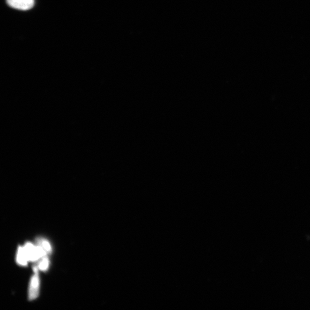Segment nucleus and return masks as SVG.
<instances>
[{
  "mask_svg": "<svg viewBox=\"0 0 310 310\" xmlns=\"http://www.w3.org/2000/svg\"><path fill=\"white\" fill-rule=\"evenodd\" d=\"M35 274L32 278L29 290V299L34 300L38 297L39 290V277L38 267H34Z\"/></svg>",
  "mask_w": 310,
  "mask_h": 310,
  "instance_id": "f257e3e1",
  "label": "nucleus"
},
{
  "mask_svg": "<svg viewBox=\"0 0 310 310\" xmlns=\"http://www.w3.org/2000/svg\"><path fill=\"white\" fill-rule=\"evenodd\" d=\"M6 2L13 8L27 10L33 8L35 0H6Z\"/></svg>",
  "mask_w": 310,
  "mask_h": 310,
  "instance_id": "f03ea898",
  "label": "nucleus"
},
{
  "mask_svg": "<svg viewBox=\"0 0 310 310\" xmlns=\"http://www.w3.org/2000/svg\"><path fill=\"white\" fill-rule=\"evenodd\" d=\"M28 259L26 254L25 251H24V247L19 246L18 251H17V262L20 265L23 266H27L28 262Z\"/></svg>",
  "mask_w": 310,
  "mask_h": 310,
  "instance_id": "20e7f679",
  "label": "nucleus"
},
{
  "mask_svg": "<svg viewBox=\"0 0 310 310\" xmlns=\"http://www.w3.org/2000/svg\"><path fill=\"white\" fill-rule=\"evenodd\" d=\"M49 266V260L48 257H44V258H42L41 262L39 265V269L43 271H45L47 270Z\"/></svg>",
  "mask_w": 310,
  "mask_h": 310,
  "instance_id": "423d86ee",
  "label": "nucleus"
},
{
  "mask_svg": "<svg viewBox=\"0 0 310 310\" xmlns=\"http://www.w3.org/2000/svg\"><path fill=\"white\" fill-rule=\"evenodd\" d=\"M37 243V244H40L42 247L44 248L45 251L47 252L48 255L50 254L52 251L51 246L50 243H49L46 239L38 238Z\"/></svg>",
  "mask_w": 310,
  "mask_h": 310,
  "instance_id": "39448f33",
  "label": "nucleus"
},
{
  "mask_svg": "<svg viewBox=\"0 0 310 310\" xmlns=\"http://www.w3.org/2000/svg\"><path fill=\"white\" fill-rule=\"evenodd\" d=\"M24 249L28 261L35 262L41 258L37 246L32 244L31 243H27L24 246Z\"/></svg>",
  "mask_w": 310,
  "mask_h": 310,
  "instance_id": "7ed1b4c3",
  "label": "nucleus"
}]
</instances>
